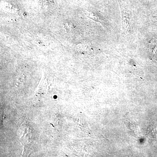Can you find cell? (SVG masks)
Returning <instances> with one entry per match:
<instances>
[{
    "instance_id": "cell-1",
    "label": "cell",
    "mask_w": 157,
    "mask_h": 157,
    "mask_svg": "<svg viewBox=\"0 0 157 157\" xmlns=\"http://www.w3.org/2000/svg\"><path fill=\"white\" fill-rule=\"evenodd\" d=\"M149 50L153 58L157 60V39L153 40L150 43Z\"/></svg>"
}]
</instances>
